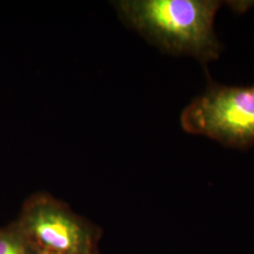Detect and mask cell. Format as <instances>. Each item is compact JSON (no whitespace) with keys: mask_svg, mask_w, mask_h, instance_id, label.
<instances>
[{"mask_svg":"<svg viewBox=\"0 0 254 254\" xmlns=\"http://www.w3.org/2000/svg\"><path fill=\"white\" fill-rule=\"evenodd\" d=\"M223 1L121 0L120 17L165 53L189 56L202 65L216 61L222 50L214 23Z\"/></svg>","mask_w":254,"mask_h":254,"instance_id":"1","label":"cell"},{"mask_svg":"<svg viewBox=\"0 0 254 254\" xmlns=\"http://www.w3.org/2000/svg\"><path fill=\"white\" fill-rule=\"evenodd\" d=\"M182 128L229 148L254 146V86L211 82L181 114Z\"/></svg>","mask_w":254,"mask_h":254,"instance_id":"2","label":"cell"},{"mask_svg":"<svg viewBox=\"0 0 254 254\" xmlns=\"http://www.w3.org/2000/svg\"><path fill=\"white\" fill-rule=\"evenodd\" d=\"M16 222L38 254H97L94 226L47 193L27 198Z\"/></svg>","mask_w":254,"mask_h":254,"instance_id":"3","label":"cell"},{"mask_svg":"<svg viewBox=\"0 0 254 254\" xmlns=\"http://www.w3.org/2000/svg\"><path fill=\"white\" fill-rule=\"evenodd\" d=\"M0 254H38L16 220L0 228Z\"/></svg>","mask_w":254,"mask_h":254,"instance_id":"4","label":"cell"}]
</instances>
